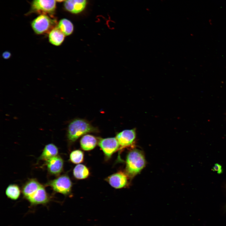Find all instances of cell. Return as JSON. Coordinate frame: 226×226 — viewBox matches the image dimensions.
I'll return each mask as SVG.
<instances>
[{"label": "cell", "instance_id": "obj_2", "mask_svg": "<svg viewBox=\"0 0 226 226\" xmlns=\"http://www.w3.org/2000/svg\"><path fill=\"white\" fill-rule=\"evenodd\" d=\"M145 164V158L142 152L133 148L126 157L125 172L129 178H132L141 172Z\"/></svg>", "mask_w": 226, "mask_h": 226}, {"label": "cell", "instance_id": "obj_4", "mask_svg": "<svg viewBox=\"0 0 226 226\" xmlns=\"http://www.w3.org/2000/svg\"><path fill=\"white\" fill-rule=\"evenodd\" d=\"M46 185L50 186L54 191L67 195L71 191L72 183L69 177L64 175L49 181Z\"/></svg>", "mask_w": 226, "mask_h": 226}, {"label": "cell", "instance_id": "obj_18", "mask_svg": "<svg viewBox=\"0 0 226 226\" xmlns=\"http://www.w3.org/2000/svg\"><path fill=\"white\" fill-rule=\"evenodd\" d=\"M21 191L19 186L15 184H11L6 189L5 194L7 197L13 200H16L19 197Z\"/></svg>", "mask_w": 226, "mask_h": 226}, {"label": "cell", "instance_id": "obj_16", "mask_svg": "<svg viewBox=\"0 0 226 226\" xmlns=\"http://www.w3.org/2000/svg\"><path fill=\"white\" fill-rule=\"evenodd\" d=\"M90 171L88 168L83 164L76 165L73 170L74 177L77 179L82 180L87 178L90 175Z\"/></svg>", "mask_w": 226, "mask_h": 226}, {"label": "cell", "instance_id": "obj_13", "mask_svg": "<svg viewBox=\"0 0 226 226\" xmlns=\"http://www.w3.org/2000/svg\"><path fill=\"white\" fill-rule=\"evenodd\" d=\"M58 148L53 143H49L45 146L38 159L46 161L58 155Z\"/></svg>", "mask_w": 226, "mask_h": 226}, {"label": "cell", "instance_id": "obj_1", "mask_svg": "<svg viewBox=\"0 0 226 226\" xmlns=\"http://www.w3.org/2000/svg\"><path fill=\"white\" fill-rule=\"evenodd\" d=\"M98 132L97 128L93 126L85 120L77 118L71 121L67 130V138L69 143L75 142L80 137L89 132Z\"/></svg>", "mask_w": 226, "mask_h": 226}, {"label": "cell", "instance_id": "obj_23", "mask_svg": "<svg viewBox=\"0 0 226 226\" xmlns=\"http://www.w3.org/2000/svg\"><path fill=\"white\" fill-rule=\"evenodd\" d=\"M225 209L226 210V204L225 206Z\"/></svg>", "mask_w": 226, "mask_h": 226}, {"label": "cell", "instance_id": "obj_8", "mask_svg": "<svg viewBox=\"0 0 226 226\" xmlns=\"http://www.w3.org/2000/svg\"><path fill=\"white\" fill-rule=\"evenodd\" d=\"M129 178L125 172L119 171L107 177L105 180L113 187L121 189L127 185Z\"/></svg>", "mask_w": 226, "mask_h": 226}, {"label": "cell", "instance_id": "obj_22", "mask_svg": "<svg viewBox=\"0 0 226 226\" xmlns=\"http://www.w3.org/2000/svg\"><path fill=\"white\" fill-rule=\"evenodd\" d=\"M55 0L57 2H61L64 1H66V0Z\"/></svg>", "mask_w": 226, "mask_h": 226}, {"label": "cell", "instance_id": "obj_9", "mask_svg": "<svg viewBox=\"0 0 226 226\" xmlns=\"http://www.w3.org/2000/svg\"><path fill=\"white\" fill-rule=\"evenodd\" d=\"M32 205L46 204L50 201V197L44 186L42 185L35 190L26 199Z\"/></svg>", "mask_w": 226, "mask_h": 226}, {"label": "cell", "instance_id": "obj_17", "mask_svg": "<svg viewBox=\"0 0 226 226\" xmlns=\"http://www.w3.org/2000/svg\"><path fill=\"white\" fill-rule=\"evenodd\" d=\"M57 27L65 36L71 35L74 30L73 23L66 19H63L60 20L58 23Z\"/></svg>", "mask_w": 226, "mask_h": 226}, {"label": "cell", "instance_id": "obj_21", "mask_svg": "<svg viewBox=\"0 0 226 226\" xmlns=\"http://www.w3.org/2000/svg\"><path fill=\"white\" fill-rule=\"evenodd\" d=\"M3 57L5 59H8L11 56L10 53L8 51H5L2 54Z\"/></svg>", "mask_w": 226, "mask_h": 226}, {"label": "cell", "instance_id": "obj_15", "mask_svg": "<svg viewBox=\"0 0 226 226\" xmlns=\"http://www.w3.org/2000/svg\"><path fill=\"white\" fill-rule=\"evenodd\" d=\"M41 185L35 179L29 180L24 184L22 188V192L24 197L26 199Z\"/></svg>", "mask_w": 226, "mask_h": 226}, {"label": "cell", "instance_id": "obj_14", "mask_svg": "<svg viewBox=\"0 0 226 226\" xmlns=\"http://www.w3.org/2000/svg\"><path fill=\"white\" fill-rule=\"evenodd\" d=\"M65 36L56 26L48 34V39L51 44L58 46L61 45L63 42Z\"/></svg>", "mask_w": 226, "mask_h": 226}, {"label": "cell", "instance_id": "obj_10", "mask_svg": "<svg viewBox=\"0 0 226 226\" xmlns=\"http://www.w3.org/2000/svg\"><path fill=\"white\" fill-rule=\"evenodd\" d=\"M48 172L51 175H57L62 171L64 164L62 159L57 155L46 161Z\"/></svg>", "mask_w": 226, "mask_h": 226}, {"label": "cell", "instance_id": "obj_5", "mask_svg": "<svg viewBox=\"0 0 226 226\" xmlns=\"http://www.w3.org/2000/svg\"><path fill=\"white\" fill-rule=\"evenodd\" d=\"M56 8L55 0H33L29 13L53 15Z\"/></svg>", "mask_w": 226, "mask_h": 226}, {"label": "cell", "instance_id": "obj_11", "mask_svg": "<svg viewBox=\"0 0 226 226\" xmlns=\"http://www.w3.org/2000/svg\"><path fill=\"white\" fill-rule=\"evenodd\" d=\"M86 3V0H66L64 4V7L65 9L68 12L77 14L84 9Z\"/></svg>", "mask_w": 226, "mask_h": 226}, {"label": "cell", "instance_id": "obj_3", "mask_svg": "<svg viewBox=\"0 0 226 226\" xmlns=\"http://www.w3.org/2000/svg\"><path fill=\"white\" fill-rule=\"evenodd\" d=\"M58 24L57 20L53 15L40 14L31 23L34 32L38 35L49 34Z\"/></svg>", "mask_w": 226, "mask_h": 226}, {"label": "cell", "instance_id": "obj_6", "mask_svg": "<svg viewBox=\"0 0 226 226\" xmlns=\"http://www.w3.org/2000/svg\"><path fill=\"white\" fill-rule=\"evenodd\" d=\"M136 138L135 129L125 130L118 133L116 136L119 145L120 152L125 148L134 146Z\"/></svg>", "mask_w": 226, "mask_h": 226}, {"label": "cell", "instance_id": "obj_19", "mask_svg": "<svg viewBox=\"0 0 226 226\" xmlns=\"http://www.w3.org/2000/svg\"><path fill=\"white\" fill-rule=\"evenodd\" d=\"M83 152L79 149L73 151L69 155V160L73 163L79 164L82 163L84 160Z\"/></svg>", "mask_w": 226, "mask_h": 226}, {"label": "cell", "instance_id": "obj_12", "mask_svg": "<svg viewBox=\"0 0 226 226\" xmlns=\"http://www.w3.org/2000/svg\"><path fill=\"white\" fill-rule=\"evenodd\" d=\"M97 138L90 134L84 135L80 141V146L84 150L88 151L93 149L98 143Z\"/></svg>", "mask_w": 226, "mask_h": 226}, {"label": "cell", "instance_id": "obj_20", "mask_svg": "<svg viewBox=\"0 0 226 226\" xmlns=\"http://www.w3.org/2000/svg\"><path fill=\"white\" fill-rule=\"evenodd\" d=\"M212 170H213V171L217 172V173L218 174H221L223 172L222 166L220 164L218 163L215 164Z\"/></svg>", "mask_w": 226, "mask_h": 226}, {"label": "cell", "instance_id": "obj_7", "mask_svg": "<svg viewBox=\"0 0 226 226\" xmlns=\"http://www.w3.org/2000/svg\"><path fill=\"white\" fill-rule=\"evenodd\" d=\"M98 144L103 151L107 160L110 159L116 151L119 150L120 148L116 137L99 138Z\"/></svg>", "mask_w": 226, "mask_h": 226}]
</instances>
